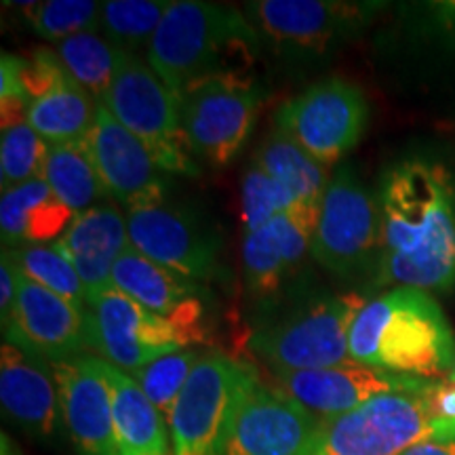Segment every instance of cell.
<instances>
[{
    "instance_id": "d590c367",
    "label": "cell",
    "mask_w": 455,
    "mask_h": 455,
    "mask_svg": "<svg viewBox=\"0 0 455 455\" xmlns=\"http://www.w3.org/2000/svg\"><path fill=\"white\" fill-rule=\"evenodd\" d=\"M66 72L68 70L61 64L57 51L41 47L30 57H24V61H21V84H24L28 101L32 104L34 100L53 89Z\"/></svg>"
},
{
    "instance_id": "f546056e",
    "label": "cell",
    "mask_w": 455,
    "mask_h": 455,
    "mask_svg": "<svg viewBox=\"0 0 455 455\" xmlns=\"http://www.w3.org/2000/svg\"><path fill=\"white\" fill-rule=\"evenodd\" d=\"M7 251L21 275L68 299L76 308L87 310V291H84L81 276L53 243L26 244V247L7 249Z\"/></svg>"
},
{
    "instance_id": "ac0fdd59",
    "label": "cell",
    "mask_w": 455,
    "mask_h": 455,
    "mask_svg": "<svg viewBox=\"0 0 455 455\" xmlns=\"http://www.w3.org/2000/svg\"><path fill=\"white\" fill-rule=\"evenodd\" d=\"M321 203H298L270 224L243 235L244 283L259 298L276 295L312 255Z\"/></svg>"
},
{
    "instance_id": "6da1fadb",
    "label": "cell",
    "mask_w": 455,
    "mask_h": 455,
    "mask_svg": "<svg viewBox=\"0 0 455 455\" xmlns=\"http://www.w3.org/2000/svg\"><path fill=\"white\" fill-rule=\"evenodd\" d=\"M382 253L375 287L451 291L455 287V186L439 163L409 158L392 167L379 192Z\"/></svg>"
},
{
    "instance_id": "1f68e13d",
    "label": "cell",
    "mask_w": 455,
    "mask_h": 455,
    "mask_svg": "<svg viewBox=\"0 0 455 455\" xmlns=\"http://www.w3.org/2000/svg\"><path fill=\"white\" fill-rule=\"evenodd\" d=\"M201 358L203 356L195 348L178 350L156 358V361L148 363L144 367L135 369L129 375L141 386V390L150 398L152 405L169 422L175 403H178L180 395L184 392L188 379H190V375Z\"/></svg>"
},
{
    "instance_id": "30bf717a",
    "label": "cell",
    "mask_w": 455,
    "mask_h": 455,
    "mask_svg": "<svg viewBox=\"0 0 455 455\" xmlns=\"http://www.w3.org/2000/svg\"><path fill=\"white\" fill-rule=\"evenodd\" d=\"M369 106L363 91L344 78L315 83L276 112V129L325 167L355 150L367 129Z\"/></svg>"
},
{
    "instance_id": "277c9868",
    "label": "cell",
    "mask_w": 455,
    "mask_h": 455,
    "mask_svg": "<svg viewBox=\"0 0 455 455\" xmlns=\"http://www.w3.org/2000/svg\"><path fill=\"white\" fill-rule=\"evenodd\" d=\"M367 301L361 293L308 298L255 329L249 348L272 371H301L348 363L352 325Z\"/></svg>"
},
{
    "instance_id": "4dcf8cb0",
    "label": "cell",
    "mask_w": 455,
    "mask_h": 455,
    "mask_svg": "<svg viewBox=\"0 0 455 455\" xmlns=\"http://www.w3.org/2000/svg\"><path fill=\"white\" fill-rule=\"evenodd\" d=\"M101 4L93 0H47V3H13L28 24L47 41H68L84 32L101 30Z\"/></svg>"
},
{
    "instance_id": "e0dca14e",
    "label": "cell",
    "mask_w": 455,
    "mask_h": 455,
    "mask_svg": "<svg viewBox=\"0 0 455 455\" xmlns=\"http://www.w3.org/2000/svg\"><path fill=\"white\" fill-rule=\"evenodd\" d=\"M4 329V341L47 363L83 356L91 350L87 310L76 308L21 275L17 304Z\"/></svg>"
},
{
    "instance_id": "4fadbf2b",
    "label": "cell",
    "mask_w": 455,
    "mask_h": 455,
    "mask_svg": "<svg viewBox=\"0 0 455 455\" xmlns=\"http://www.w3.org/2000/svg\"><path fill=\"white\" fill-rule=\"evenodd\" d=\"M365 13L367 4L327 0H258L247 4V17L259 38L287 57L327 53L363 26Z\"/></svg>"
},
{
    "instance_id": "8d00e7d4",
    "label": "cell",
    "mask_w": 455,
    "mask_h": 455,
    "mask_svg": "<svg viewBox=\"0 0 455 455\" xmlns=\"http://www.w3.org/2000/svg\"><path fill=\"white\" fill-rule=\"evenodd\" d=\"M422 398L439 428V436L455 435V382L432 379L422 390Z\"/></svg>"
},
{
    "instance_id": "d6a6232c",
    "label": "cell",
    "mask_w": 455,
    "mask_h": 455,
    "mask_svg": "<svg viewBox=\"0 0 455 455\" xmlns=\"http://www.w3.org/2000/svg\"><path fill=\"white\" fill-rule=\"evenodd\" d=\"M49 141L43 140L30 124H17L3 131L0 140V186L3 192L24 181L43 178Z\"/></svg>"
},
{
    "instance_id": "d4e9b609",
    "label": "cell",
    "mask_w": 455,
    "mask_h": 455,
    "mask_svg": "<svg viewBox=\"0 0 455 455\" xmlns=\"http://www.w3.org/2000/svg\"><path fill=\"white\" fill-rule=\"evenodd\" d=\"M98 101L66 72L53 89L28 106V124L49 144L84 140L95 123Z\"/></svg>"
},
{
    "instance_id": "9a60e30c",
    "label": "cell",
    "mask_w": 455,
    "mask_h": 455,
    "mask_svg": "<svg viewBox=\"0 0 455 455\" xmlns=\"http://www.w3.org/2000/svg\"><path fill=\"white\" fill-rule=\"evenodd\" d=\"M316 426V415L258 379L238 405L220 455H306Z\"/></svg>"
},
{
    "instance_id": "cb8c5ba5",
    "label": "cell",
    "mask_w": 455,
    "mask_h": 455,
    "mask_svg": "<svg viewBox=\"0 0 455 455\" xmlns=\"http://www.w3.org/2000/svg\"><path fill=\"white\" fill-rule=\"evenodd\" d=\"M112 396V418L121 455H169V424L141 386L104 361Z\"/></svg>"
},
{
    "instance_id": "3957f363",
    "label": "cell",
    "mask_w": 455,
    "mask_h": 455,
    "mask_svg": "<svg viewBox=\"0 0 455 455\" xmlns=\"http://www.w3.org/2000/svg\"><path fill=\"white\" fill-rule=\"evenodd\" d=\"M259 43L258 30L238 9L178 0L169 4L146 61L180 98L203 78L247 70Z\"/></svg>"
},
{
    "instance_id": "8992f818",
    "label": "cell",
    "mask_w": 455,
    "mask_h": 455,
    "mask_svg": "<svg viewBox=\"0 0 455 455\" xmlns=\"http://www.w3.org/2000/svg\"><path fill=\"white\" fill-rule=\"evenodd\" d=\"M382 253V207L350 164L331 175L321 201L312 258L341 278L375 275Z\"/></svg>"
},
{
    "instance_id": "f35d334b",
    "label": "cell",
    "mask_w": 455,
    "mask_h": 455,
    "mask_svg": "<svg viewBox=\"0 0 455 455\" xmlns=\"http://www.w3.org/2000/svg\"><path fill=\"white\" fill-rule=\"evenodd\" d=\"M401 455H455V435L435 436V439L422 441Z\"/></svg>"
},
{
    "instance_id": "484cf974",
    "label": "cell",
    "mask_w": 455,
    "mask_h": 455,
    "mask_svg": "<svg viewBox=\"0 0 455 455\" xmlns=\"http://www.w3.org/2000/svg\"><path fill=\"white\" fill-rule=\"evenodd\" d=\"M253 163L287 188L298 203H321L331 181L329 167L276 127L258 148Z\"/></svg>"
},
{
    "instance_id": "ab89813d",
    "label": "cell",
    "mask_w": 455,
    "mask_h": 455,
    "mask_svg": "<svg viewBox=\"0 0 455 455\" xmlns=\"http://www.w3.org/2000/svg\"><path fill=\"white\" fill-rule=\"evenodd\" d=\"M447 379H451V382H455V365H453V371L449 373V378Z\"/></svg>"
},
{
    "instance_id": "7c38bea8",
    "label": "cell",
    "mask_w": 455,
    "mask_h": 455,
    "mask_svg": "<svg viewBox=\"0 0 455 455\" xmlns=\"http://www.w3.org/2000/svg\"><path fill=\"white\" fill-rule=\"evenodd\" d=\"M131 244L156 264L190 278L213 281L220 276L221 238L207 221L178 204H156L127 213Z\"/></svg>"
},
{
    "instance_id": "8fae6325",
    "label": "cell",
    "mask_w": 455,
    "mask_h": 455,
    "mask_svg": "<svg viewBox=\"0 0 455 455\" xmlns=\"http://www.w3.org/2000/svg\"><path fill=\"white\" fill-rule=\"evenodd\" d=\"M87 331L91 350L127 373L198 341L175 323L152 315L114 284L87 301Z\"/></svg>"
},
{
    "instance_id": "603a6c76",
    "label": "cell",
    "mask_w": 455,
    "mask_h": 455,
    "mask_svg": "<svg viewBox=\"0 0 455 455\" xmlns=\"http://www.w3.org/2000/svg\"><path fill=\"white\" fill-rule=\"evenodd\" d=\"M72 220L74 213L51 192L44 180H30L9 188L0 198L3 249L55 243Z\"/></svg>"
},
{
    "instance_id": "5bb4252c",
    "label": "cell",
    "mask_w": 455,
    "mask_h": 455,
    "mask_svg": "<svg viewBox=\"0 0 455 455\" xmlns=\"http://www.w3.org/2000/svg\"><path fill=\"white\" fill-rule=\"evenodd\" d=\"M87 141L106 195L127 212L167 203L169 178L146 146L98 101V114Z\"/></svg>"
},
{
    "instance_id": "5b68a950",
    "label": "cell",
    "mask_w": 455,
    "mask_h": 455,
    "mask_svg": "<svg viewBox=\"0 0 455 455\" xmlns=\"http://www.w3.org/2000/svg\"><path fill=\"white\" fill-rule=\"evenodd\" d=\"M101 104L146 146L164 173L186 178L201 173L181 123L180 98L140 55L118 49L116 74Z\"/></svg>"
},
{
    "instance_id": "2e32d148",
    "label": "cell",
    "mask_w": 455,
    "mask_h": 455,
    "mask_svg": "<svg viewBox=\"0 0 455 455\" xmlns=\"http://www.w3.org/2000/svg\"><path fill=\"white\" fill-rule=\"evenodd\" d=\"M272 375L284 395L304 405L318 419L355 411L371 398L390 392H422L432 382L367 367L355 361L301 371H272Z\"/></svg>"
},
{
    "instance_id": "9c48e42d",
    "label": "cell",
    "mask_w": 455,
    "mask_h": 455,
    "mask_svg": "<svg viewBox=\"0 0 455 455\" xmlns=\"http://www.w3.org/2000/svg\"><path fill=\"white\" fill-rule=\"evenodd\" d=\"M264 91L247 72H226L192 83L180 95L181 123L196 158L226 167L243 150Z\"/></svg>"
},
{
    "instance_id": "d6986e66",
    "label": "cell",
    "mask_w": 455,
    "mask_h": 455,
    "mask_svg": "<svg viewBox=\"0 0 455 455\" xmlns=\"http://www.w3.org/2000/svg\"><path fill=\"white\" fill-rule=\"evenodd\" d=\"M60 388L61 418L78 455H121L112 418L104 358L83 355L51 363Z\"/></svg>"
},
{
    "instance_id": "74e56055",
    "label": "cell",
    "mask_w": 455,
    "mask_h": 455,
    "mask_svg": "<svg viewBox=\"0 0 455 455\" xmlns=\"http://www.w3.org/2000/svg\"><path fill=\"white\" fill-rule=\"evenodd\" d=\"M20 268L11 259L7 249H3V264H0V321H3V327L13 315L17 295H20Z\"/></svg>"
},
{
    "instance_id": "836d02e7",
    "label": "cell",
    "mask_w": 455,
    "mask_h": 455,
    "mask_svg": "<svg viewBox=\"0 0 455 455\" xmlns=\"http://www.w3.org/2000/svg\"><path fill=\"white\" fill-rule=\"evenodd\" d=\"M241 204L244 232H255L266 224H270L276 215L298 204V201H295L287 188H283L259 164L251 161L243 175Z\"/></svg>"
},
{
    "instance_id": "4316f807",
    "label": "cell",
    "mask_w": 455,
    "mask_h": 455,
    "mask_svg": "<svg viewBox=\"0 0 455 455\" xmlns=\"http://www.w3.org/2000/svg\"><path fill=\"white\" fill-rule=\"evenodd\" d=\"M41 180L47 181L51 192L74 215L87 212L108 196L84 140L51 144Z\"/></svg>"
},
{
    "instance_id": "7402d4cb",
    "label": "cell",
    "mask_w": 455,
    "mask_h": 455,
    "mask_svg": "<svg viewBox=\"0 0 455 455\" xmlns=\"http://www.w3.org/2000/svg\"><path fill=\"white\" fill-rule=\"evenodd\" d=\"M53 244L76 268L89 301L112 287L114 264L131 244L127 218L114 204L100 203L74 215Z\"/></svg>"
},
{
    "instance_id": "ffe728a7",
    "label": "cell",
    "mask_w": 455,
    "mask_h": 455,
    "mask_svg": "<svg viewBox=\"0 0 455 455\" xmlns=\"http://www.w3.org/2000/svg\"><path fill=\"white\" fill-rule=\"evenodd\" d=\"M0 405L11 422L34 439L49 441L64 428L51 363L7 341L0 348Z\"/></svg>"
},
{
    "instance_id": "e575fe53",
    "label": "cell",
    "mask_w": 455,
    "mask_h": 455,
    "mask_svg": "<svg viewBox=\"0 0 455 455\" xmlns=\"http://www.w3.org/2000/svg\"><path fill=\"white\" fill-rule=\"evenodd\" d=\"M21 61L24 57L3 53L0 61V118L3 131L28 123V106L24 84H21Z\"/></svg>"
},
{
    "instance_id": "44dd1931",
    "label": "cell",
    "mask_w": 455,
    "mask_h": 455,
    "mask_svg": "<svg viewBox=\"0 0 455 455\" xmlns=\"http://www.w3.org/2000/svg\"><path fill=\"white\" fill-rule=\"evenodd\" d=\"M112 284L152 315L175 323L198 341L203 339L204 289L198 283L175 275L129 244L114 264Z\"/></svg>"
},
{
    "instance_id": "ba28073f",
    "label": "cell",
    "mask_w": 455,
    "mask_h": 455,
    "mask_svg": "<svg viewBox=\"0 0 455 455\" xmlns=\"http://www.w3.org/2000/svg\"><path fill=\"white\" fill-rule=\"evenodd\" d=\"M439 436L422 392H390L355 411L318 419L306 455H401Z\"/></svg>"
},
{
    "instance_id": "83f0119b",
    "label": "cell",
    "mask_w": 455,
    "mask_h": 455,
    "mask_svg": "<svg viewBox=\"0 0 455 455\" xmlns=\"http://www.w3.org/2000/svg\"><path fill=\"white\" fill-rule=\"evenodd\" d=\"M57 55L68 74L95 100L106 98L116 74L118 47L98 32H84L57 43Z\"/></svg>"
},
{
    "instance_id": "52a82bcc",
    "label": "cell",
    "mask_w": 455,
    "mask_h": 455,
    "mask_svg": "<svg viewBox=\"0 0 455 455\" xmlns=\"http://www.w3.org/2000/svg\"><path fill=\"white\" fill-rule=\"evenodd\" d=\"M258 379L247 363L203 356L167 422L173 455H220L238 405Z\"/></svg>"
},
{
    "instance_id": "7a4b0ae2",
    "label": "cell",
    "mask_w": 455,
    "mask_h": 455,
    "mask_svg": "<svg viewBox=\"0 0 455 455\" xmlns=\"http://www.w3.org/2000/svg\"><path fill=\"white\" fill-rule=\"evenodd\" d=\"M350 361L409 378H449L455 335L435 295L392 287L369 299L350 331Z\"/></svg>"
},
{
    "instance_id": "f1b7e54d",
    "label": "cell",
    "mask_w": 455,
    "mask_h": 455,
    "mask_svg": "<svg viewBox=\"0 0 455 455\" xmlns=\"http://www.w3.org/2000/svg\"><path fill=\"white\" fill-rule=\"evenodd\" d=\"M169 4L167 0H110L101 4V30L114 47L138 55L150 47Z\"/></svg>"
}]
</instances>
